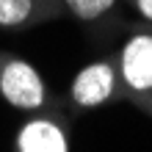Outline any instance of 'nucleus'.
<instances>
[{"label":"nucleus","mask_w":152,"mask_h":152,"mask_svg":"<svg viewBox=\"0 0 152 152\" xmlns=\"http://www.w3.org/2000/svg\"><path fill=\"white\" fill-rule=\"evenodd\" d=\"M0 100L22 113L58 105L56 94L50 91L39 69L28 58L8 50H0Z\"/></svg>","instance_id":"2"},{"label":"nucleus","mask_w":152,"mask_h":152,"mask_svg":"<svg viewBox=\"0 0 152 152\" xmlns=\"http://www.w3.org/2000/svg\"><path fill=\"white\" fill-rule=\"evenodd\" d=\"M64 14V0H0V31L36 28Z\"/></svg>","instance_id":"5"},{"label":"nucleus","mask_w":152,"mask_h":152,"mask_svg":"<svg viewBox=\"0 0 152 152\" xmlns=\"http://www.w3.org/2000/svg\"><path fill=\"white\" fill-rule=\"evenodd\" d=\"M130 3V8L136 11L144 22H149L152 25V0H127Z\"/></svg>","instance_id":"7"},{"label":"nucleus","mask_w":152,"mask_h":152,"mask_svg":"<svg viewBox=\"0 0 152 152\" xmlns=\"http://www.w3.org/2000/svg\"><path fill=\"white\" fill-rule=\"evenodd\" d=\"M122 100L152 116V25H136L116 53Z\"/></svg>","instance_id":"1"},{"label":"nucleus","mask_w":152,"mask_h":152,"mask_svg":"<svg viewBox=\"0 0 152 152\" xmlns=\"http://www.w3.org/2000/svg\"><path fill=\"white\" fill-rule=\"evenodd\" d=\"M116 3H119V0H64V8L80 25L91 28V25L108 20L116 11Z\"/></svg>","instance_id":"6"},{"label":"nucleus","mask_w":152,"mask_h":152,"mask_svg":"<svg viewBox=\"0 0 152 152\" xmlns=\"http://www.w3.org/2000/svg\"><path fill=\"white\" fill-rule=\"evenodd\" d=\"M119 100H122V80H119L116 56H105L86 64L72 77V86L66 91V105L75 113L94 111Z\"/></svg>","instance_id":"3"},{"label":"nucleus","mask_w":152,"mask_h":152,"mask_svg":"<svg viewBox=\"0 0 152 152\" xmlns=\"http://www.w3.org/2000/svg\"><path fill=\"white\" fill-rule=\"evenodd\" d=\"M14 152H72L69 116L61 105L33 111L22 119L14 136Z\"/></svg>","instance_id":"4"}]
</instances>
